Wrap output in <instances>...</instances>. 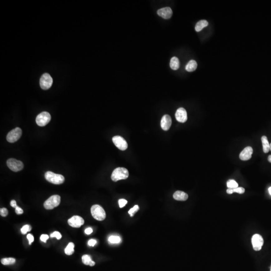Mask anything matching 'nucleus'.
Here are the masks:
<instances>
[{
    "instance_id": "f257e3e1",
    "label": "nucleus",
    "mask_w": 271,
    "mask_h": 271,
    "mask_svg": "<svg viewBox=\"0 0 271 271\" xmlns=\"http://www.w3.org/2000/svg\"><path fill=\"white\" fill-rule=\"evenodd\" d=\"M129 175V171L124 167H118L114 170L111 175V179L113 181L116 182L120 180L128 178Z\"/></svg>"
},
{
    "instance_id": "f03ea898",
    "label": "nucleus",
    "mask_w": 271,
    "mask_h": 271,
    "mask_svg": "<svg viewBox=\"0 0 271 271\" xmlns=\"http://www.w3.org/2000/svg\"><path fill=\"white\" fill-rule=\"evenodd\" d=\"M91 214L94 219L99 221L104 220L106 218L105 210L99 205H93L91 208Z\"/></svg>"
},
{
    "instance_id": "7ed1b4c3",
    "label": "nucleus",
    "mask_w": 271,
    "mask_h": 271,
    "mask_svg": "<svg viewBox=\"0 0 271 271\" xmlns=\"http://www.w3.org/2000/svg\"><path fill=\"white\" fill-rule=\"evenodd\" d=\"M45 178L46 180L54 184H61L64 182L65 179L63 176L60 174H55L51 171L45 173Z\"/></svg>"
},
{
    "instance_id": "20e7f679",
    "label": "nucleus",
    "mask_w": 271,
    "mask_h": 271,
    "mask_svg": "<svg viewBox=\"0 0 271 271\" xmlns=\"http://www.w3.org/2000/svg\"><path fill=\"white\" fill-rule=\"evenodd\" d=\"M60 199V196L58 195L51 196L44 203V207L46 209H52L59 205Z\"/></svg>"
},
{
    "instance_id": "39448f33",
    "label": "nucleus",
    "mask_w": 271,
    "mask_h": 271,
    "mask_svg": "<svg viewBox=\"0 0 271 271\" xmlns=\"http://www.w3.org/2000/svg\"><path fill=\"white\" fill-rule=\"evenodd\" d=\"M51 120V116L50 114L43 111L37 116L36 119V122L37 124L40 127H44L47 125Z\"/></svg>"
},
{
    "instance_id": "423d86ee",
    "label": "nucleus",
    "mask_w": 271,
    "mask_h": 271,
    "mask_svg": "<svg viewBox=\"0 0 271 271\" xmlns=\"http://www.w3.org/2000/svg\"><path fill=\"white\" fill-rule=\"evenodd\" d=\"M7 164L8 167L13 171H20L24 168V164L22 162L15 159H9L7 161Z\"/></svg>"
},
{
    "instance_id": "0eeeda50",
    "label": "nucleus",
    "mask_w": 271,
    "mask_h": 271,
    "mask_svg": "<svg viewBox=\"0 0 271 271\" xmlns=\"http://www.w3.org/2000/svg\"><path fill=\"white\" fill-rule=\"evenodd\" d=\"M22 134V130L17 127L8 133L7 136V140L10 143H14L20 138Z\"/></svg>"
},
{
    "instance_id": "6e6552de",
    "label": "nucleus",
    "mask_w": 271,
    "mask_h": 271,
    "mask_svg": "<svg viewBox=\"0 0 271 271\" xmlns=\"http://www.w3.org/2000/svg\"><path fill=\"white\" fill-rule=\"evenodd\" d=\"M53 83L52 78L48 73L43 74L40 79V85L41 88L44 90L50 88Z\"/></svg>"
},
{
    "instance_id": "1a4fd4ad",
    "label": "nucleus",
    "mask_w": 271,
    "mask_h": 271,
    "mask_svg": "<svg viewBox=\"0 0 271 271\" xmlns=\"http://www.w3.org/2000/svg\"><path fill=\"white\" fill-rule=\"evenodd\" d=\"M113 143L118 149L122 151H125L128 148V144L123 137L120 136H116L112 139Z\"/></svg>"
},
{
    "instance_id": "9d476101",
    "label": "nucleus",
    "mask_w": 271,
    "mask_h": 271,
    "mask_svg": "<svg viewBox=\"0 0 271 271\" xmlns=\"http://www.w3.org/2000/svg\"><path fill=\"white\" fill-rule=\"evenodd\" d=\"M252 243L254 249L256 251H260L264 244L263 239L260 234H254L252 237Z\"/></svg>"
},
{
    "instance_id": "9b49d317",
    "label": "nucleus",
    "mask_w": 271,
    "mask_h": 271,
    "mask_svg": "<svg viewBox=\"0 0 271 271\" xmlns=\"http://www.w3.org/2000/svg\"><path fill=\"white\" fill-rule=\"evenodd\" d=\"M85 223V220L81 216L75 215L68 220V224L73 228H79Z\"/></svg>"
},
{
    "instance_id": "f8f14e48",
    "label": "nucleus",
    "mask_w": 271,
    "mask_h": 271,
    "mask_svg": "<svg viewBox=\"0 0 271 271\" xmlns=\"http://www.w3.org/2000/svg\"><path fill=\"white\" fill-rule=\"evenodd\" d=\"M175 118L180 123H185L187 120V114L185 109L180 107L175 113Z\"/></svg>"
},
{
    "instance_id": "ddd939ff",
    "label": "nucleus",
    "mask_w": 271,
    "mask_h": 271,
    "mask_svg": "<svg viewBox=\"0 0 271 271\" xmlns=\"http://www.w3.org/2000/svg\"><path fill=\"white\" fill-rule=\"evenodd\" d=\"M253 153V149L252 147H247L241 152L239 154V158L243 161H247L252 157V154Z\"/></svg>"
},
{
    "instance_id": "4468645a",
    "label": "nucleus",
    "mask_w": 271,
    "mask_h": 271,
    "mask_svg": "<svg viewBox=\"0 0 271 271\" xmlns=\"http://www.w3.org/2000/svg\"><path fill=\"white\" fill-rule=\"evenodd\" d=\"M157 14L165 19H168L172 17L173 12L170 7H167L158 10L157 11Z\"/></svg>"
},
{
    "instance_id": "2eb2a0df",
    "label": "nucleus",
    "mask_w": 271,
    "mask_h": 271,
    "mask_svg": "<svg viewBox=\"0 0 271 271\" xmlns=\"http://www.w3.org/2000/svg\"><path fill=\"white\" fill-rule=\"evenodd\" d=\"M172 125L171 118L168 115H165L163 116L161 121V128L163 130L168 131Z\"/></svg>"
},
{
    "instance_id": "dca6fc26",
    "label": "nucleus",
    "mask_w": 271,
    "mask_h": 271,
    "mask_svg": "<svg viewBox=\"0 0 271 271\" xmlns=\"http://www.w3.org/2000/svg\"><path fill=\"white\" fill-rule=\"evenodd\" d=\"M174 200L178 201H185L188 198V195L185 192L182 191H177L173 195Z\"/></svg>"
},
{
    "instance_id": "f3484780",
    "label": "nucleus",
    "mask_w": 271,
    "mask_h": 271,
    "mask_svg": "<svg viewBox=\"0 0 271 271\" xmlns=\"http://www.w3.org/2000/svg\"><path fill=\"white\" fill-rule=\"evenodd\" d=\"M209 25V22L205 20H202L197 22L195 27V29L196 32H200L205 27Z\"/></svg>"
},
{
    "instance_id": "a211bd4d",
    "label": "nucleus",
    "mask_w": 271,
    "mask_h": 271,
    "mask_svg": "<svg viewBox=\"0 0 271 271\" xmlns=\"http://www.w3.org/2000/svg\"><path fill=\"white\" fill-rule=\"evenodd\" d=\"M197 67V63L196 61L191 60L186 65V71L188 72H192L195 71Z\"/></svg>"
},
{
    "instance_id": "6ab92c4d",
    "label": "nucleus",
    "mask_w": 271,
    "mask_h": 271,
    "mask_svg": "<svg viewBox=\"0 0 271 271\" xmlns=\"http://www.w3.org/2000/svg\"><path fill=\"white\" fill-rule=\"evenodd\" d=\"M170 67L173 70H177L180 67V62L178 58L173 57L170 60Z\"/></svg>"
},
{
    "instance_id": "aec40b11",
    "label": "nucleus",
    "mask_w": 271,
    "mask_h": 271,
    "mask_svg": "<svg viewBox=\"0 0 271 271\" xmlns=\"http://www.w3.org/2000/svg\"><path fill=\"white\" fill-rule=\"evenodd\" d=\"M262 142L263 149L264 152L267 153L270 151V144L269 143L267 137L263 136L262 137Z\"/></svg>"
},
{
    "instance_id": "412c9836",
    "label": "nucleus",
    "mask_w": 271,
    "mask_h": 271,
    "mask_svg": "<svg viewBox=\"0 0 271 271\" xmlns=\"http://www.w3.org/2000/svg\"><path fill=\"white\" fill-rule=\"evenodd\" d=\"M245 192V189L243 187H237L235 188H228L226 190V192L228 194L231 195L234 192L239 193V194H243Z\"/></svg>"
},
{
    "instance_id": "4be33fe9",
    "label": "nucleus",
    "mask_w": 271,
    "mask_h": 271,
    "mask_svg": "<svg viewBox=\"0 0 271 271\" xmlns=\"http://www.w3.org/2000/svg\"><path fill=\"white\" fill-rule=\"evenodd\" d=\"M74 244L73 243H69L64 250L65 253L67 255H71L74 253Z\"/></svg>"
},
{
    "instance_id": "5701e85b",
    "label": "nucleus",
    "mask_w": 271,
    "mask_h": 271,
    "mask_svg": "<svg viewBox=\"0 0 271 271\" xmlns=\"http://www.w3.org/2000/svg\"><path fill=\"white\" fill-rule=\"evenodd\" d=\"M1 263L4 265H13L15 263V259L13 258H3L2 259Z\"/></svg>"
},
{
    "instance_id": "b1692460",
    "label": "nucleus",
    "mask_w": 271,
    "mask_h": 271,
    "mask_svg": "<svg viewBox=\"0 0 271 271\" xmlns=\"http://www.w3.org/2000/svg\"><path fill=\"white\" fill-rule=\"evenodd\" d=\"M82 261L83 263L86 265H90L92 262L91 257L87 254H85L82 257Z\"/></svg>"
},
{
    "instance_id": "393cba45",
    "label": "nucleus",
    "mask_w": 271,
    "mask_h": 271,
    "mask_svg": "<svg viewBox=\"0 0 271 271\" xmlns=\"http://www.w3.org/2000/svg\"><path fill=\"white\" fill-rule=\"evenodd\" d=\"M109 241L111 244H118L121 242V238L118 236H111L109 238Z\"/></svg>"
},
{
    "instance_id": "a878e982",
    "label": "nucleus",
    "mask_w": 271,
    "mask_h": 271,
    "mask_svg": "<svg viewBox=\"0 0 271 271\" xmlns=\"http://www.w3.org/2000/svg\"><path fill=\"white\" fill-rule=\"evenodd\" d=\"M227 186L228 188H235L238 187L237 182L234 180H229L227 182Z\"/></svg>"
},
{
    "instance_id": "bb28decb",
    "label": "nucleus",
    "mask_w": 271,
    "mask_h": 271,
    "mask_svg": "<svg viewBox=\"0 0 271 271\" xmlns=\"http://www.w3.org/2000/svg\"><path fill=\"white\" fill-rule=\"evenodd\" d=\"M139 210V207L138 205H135L132 209L130 210L128 213L130 215V216L131 217H133L134 216V215L136 214V212L138 211Z\"/></svg>"
},
{
    "instance_id": "cd10ccee",
    "label": "nucleus",
    "mask_w": 271,
    "mask_h": 271,
    "mask_svg": "<svg viewBox=\"0 0 271 271\" xmlns=\"http://www.w3.org/2000/svg\"><path fill=\"white\" fill-rule=\"evenodd\" d=\"M31 230V226H30L29 225H28V224H26V225H24V226L22 227V229H21V233H22V234H26L27 232H30Z\"/></svg>"
},
{
    "instance_id": "c85d7f7f",
    "label": "nucleus",
    "mask_w": 271,
    "mask_h": 271,
    "mask_svg": "<svg viewBox=\"0 0 271 271\" xmlns=\"http://www.w3.org/2000/svg\"><path fill=\"white\" fill-rule=\"evenodd\" d=\"M50 237H51V238L55 237V238H57V239H61L62 236V234H60L59 232H54V233H53L52 234H50Z\"/></svg>"
},
{
    "instance_id": "c756f323",
    "label": "nucleus",
    "mask_w": 271,
    "mask_h": 271,
    "mask_svg": "<svg viewBox=\"0 0 271 271\" xmlns=\"http://www.w3.org/2000/svg\"><path fill=\"white\" fill-rule=\"evenodd\" d=\"M128 203V201L124 199H121L119 200V206L120 208L124 207L126 204Z\"/></svg>"
},
{
    "instance_id": "7c9ffc66",
    "label": "nucleus",
    "mask_w": 271,
    "mask_h": 271,
    "mask_svg": "<svg viewBox=\"0 0 271 271\" xmlns=\"http://www.w3.org/2000/svg\"><path fill=\"white\" fill-rule=\"evenodd\" d=\"M0 214L1 216L3 217H5L8 214V210L6 208H2L0 209Z\"/></svg>"
},
{
    "instance_id": "2f4dec72",
    "label": "nucleus",
    "mask_w": 271,
    "mask_h": 271,
    "mask_svg": "<svg viewBox=\"0 0 271 271\" xmlns=\"http://www.w3.org/2000/svg\"><path fill=\"white\" fill-rule=\"evenodd\" d=\"M49 239V236L47 234H42L40 237V240L44 243H46V241Z\"/></svg>"
},
{
    "instance_id": "473e14b6",
    "label": "nucleus",
    "mask_w": 271,
    "mask_h": 271,
    "mask_svg": "<svg viewBox=\"0 0 271 271\" xmlns=\"http://www.w3.org/2000/svg\"><path fill=\"white\" fill-rule=\"evenodd\" d=\"M15 209V212L17 214H23V210L20 207L17 206Z\"/></svg>"
},
{
    "instance_id": "72a5a7b5",
    "label": "nucleus",
    "mask_w": 271,
    "mask_h": 271,
    "mask_svg": "<svg viewBox=\"0 0 271 271\" xmlns=\"http://www.w3.org/2000/svg\"><path fill=\"white\" fill-rule=\"evenodd\" d=\"M27 239H28L29 242V244H31V243L33 242L34 237L31 234H28L27 236Z\"/></svg>"
},
{
    "instance_id": "f704fd0d",
    "label": "nucleus",
    "mask_w": 271,
    "mask_h": 271,
    "mask_svg": "<svg viewBox=\"0 0 271 271\" xmlns=\"http://www.w3.org/2000/svg\"><path fill=\"white\" fill-rule=\"evenodd\" d=\"M96 240L95 239H90L88 242V245L90 246H95V244H96Z\"/></svg>"
},
{
    "instance_id": "c9c22d12",
    "label": "nucleus",
    "mask_w": 271,
    "mask_h": 271,
    "mask_svg": "<svg viewBox=\"0 0 271 271\" xmlns=\"http://www.w3.org/2000/svg\"><path fill=\"white\" fill-rule=\"evenodd\" d=\"M92 232H93V230H92V229L91 228H87L85 230V233L86 234H91Z\"/></svg>"
},
{
    "instance_id": "e433bc0d",
    "label": "nucleus",
    "mask_w": 271,
    "mask_h": 271,
    "mask_svg": "<svg viewBox=\"0 0 271 271\" xmlns=\"http://www.w3.org/2000/svg\"><path fill=\"white\" fill-rule=\"evenodd\" d=\"M10 205L12 207H14V208H16L17 206L16 201L14 200H13L11 201Z\"/></svg>"
},
{
    "instance_id": "4c0bfd02",
    "label": "nucleus",
    "mask_w": 271,
    "mask_h": 271,
    "mask_svg": "<svg viewBox=\"0 0 271 271\" xmlns=\"http://www.w3.org/2000/svg\"><path fill=\"white\" fill-rule=\"evenodd\" d=\"M268 160L269 162L271 163V155L269 156L268 158Z\"/></svg>"
},
{
    "instance_id": "58836bf2",
    "label": "nucleus",
    "mask_w": 271,
    "mask_h": 271,
    "mask_svg": "<svg viewBox=\"0 0 271 271\" xmlns=\"http://www.w3.org/2000/svg\"><path fill=\"white\" fill-rule=\"evenodd\" d=\"M269 193H270V195H271V187H270V188H269Z\"/></svg>"
},
{
    "instance_id": "ea45409f",
    "label": "nucleus",
    "mask_w": 271,
    "mask_h": 271,
    "mask_svg": "<svg viewBox=\"0 0 271 271\" xmlns=\"http://www.w3.org/2000/svg\"><path fill=\"white\" fill-rule=\"evenodd\" d=\"M270 151H271V143L270 144Z\"/></svg>"
},
{
    "instance_id": "a19ab883",
    "label": "nucleus",
    "mask_w": 271,
    "mask_h": 271,
    "mask_svg": "<svg viewBox=\"0 0 271 271\" xmlns=\"http://www.w3.org/2000/svg\"></svg>"
}]
</instances>
